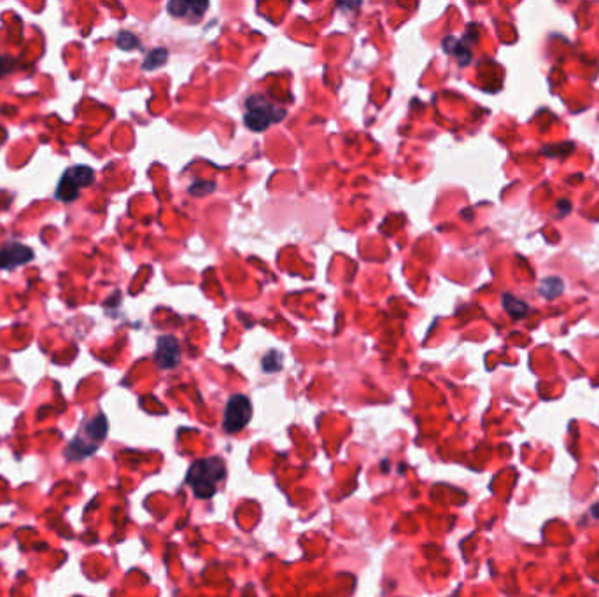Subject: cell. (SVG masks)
<instances>
[{"label":"cell","instance_id":"6da1fadb","mask_svg":"<svg viewBox=\"0 0 599 597\" xmlns=\"http://www.w3.org/2000/svg\"><path fill=\"white\" fill-rule=\"evenodd\" d=\"M224 477H226V468H224L223 459L207 457V459H198L191 464L186 482L193 489V494L196 498L209 499L216 492L217 482L223 480Z\"/></svg>","mask_w":599,"mask_h":597},{"label":"cell","instance_id":"7a4b0ae2","mask_svg":"<svg viewBox=\"0 0 599 597\" xmlns=\"http://www.w3.org/2000/svg\"><path fill=\"white\" fill-rule=\"evenodd\" d=\"M107 436V419L102 414L86 421L65 450L69 461H83L100 447Z\"/></svg>","mask_w":599,"mask_h":597},{"label":"cell","instance_id":"3957f363","mask_svg":"<svg viewBox=\"0 0 599 597\" xmlns=\"http://www.w3.org/2000/svg\"><path fill=\"white\" fill-rule=\"evenodd\" d=\"M93 170L86 165H77L67 170L60 179L56 188V198L62 202H74L79 197L81 188H86L93 183Z\"/></svg>","mask_w":599,"mask_h":597},{"label":"cell","instance_id":"277c9868","mask_svg":"<svg viewBox=\"0 0 599 597\" xmlns=\"http://www.w3.org/2000/svg\"><path fill=\"white\" fill-rule=\"evenodd\" d=\"M282 116L284 111L275 109L263 97H251L247 100V113H245L244 121L252 132H263L270 123L282 120Z\"/></svg>","mask_w":599,"mask_h":597},{"label":"cell","instance_id":"5b68a950","mask_svg":"<svg viewBox=\"0 0 599 597\" xmlns=\"http://www.w3.org/2000/svg\"><path fill=\"white\" fill-rule=\"evenodd\" d=\"M252 417V405L247 396L242 394H235L228 400L226 408H224V419L223 428L224 431L235 435V433L242 431L245 426L249 424Z\"/></svg>","mask_w":599,"mask_h":597},{"label":"cell","instance_id":"8992f818","mask_svg":"<svg viewBox=\"0 0 599 597\" xmlns=\"http://www.w3.org/2000/svg\"><path fill=\"white\" fill-rule=\"evenodd\" d=\"M34 260V251L20 242H9L0 249V270H13V268L27 265Z\"/></svg>","mask_w":599,"mask_h":597},{"label":"cell","instance_id":"52a82bcc","mask_svg":"<svg viewBox=\"0 0 599 597\" xmlns=\"http://www.w3.org/2000/svg\"><path fill=\"white\" fill-rule=\"evenodd\" d=\"M154 359H156V365L160 366V368L163 370L175 368V366L181 363V347H179L177 338L170 337V335L161 337L160 340H158Z\"/></svg>","mask_w":599,"mask_h":597},{"label":"cell","instance_id":"ba28073f","mask_svg":"<svg viewBox=\"0 0 599 597\" xmlns=\"http://www.w3.org/2000/svg\"><path fill=\"white\" fill-rule=\"evenodd\" d=\"M209 4L207 2H181V0H175L167 6L168 13L175 18H189L191 22H196L203 16V13L207 11Z\"/></svg>","mask_w":599,"mask_h":597},{"label":"cell","instance_id":"9c48e42d","mask_svg":"<svg viewBox=\"0 0 599 597\" xmlns=\"http://www.w3.org/2000/svg\"><path fill=\"white\" fill-rule=\"evenodd\" d=\"M503 307L514 319H522L529 314V305L511 295H503Z\"/></svg>","mask_w":599,"mask_h":597},{"label":"cell","instance_id":"30bf717a","mask_svg":"<svg viewBox=\"0 0 599 597\" xmlns=\"http://www.w3.org/2000/svg\"><path fill=\"white\" fill-rule=\"evenodd\" d=\"M443 50L447 51V53L457 57L459 65H466L469 62V50H466L459 41L452 39V37H447V39L443 41Z\"/></svg>","mask_w":599,"mask_h":597},{"label":"cell","instance_id":"8fae6325","mask_svg":"<svg viewBox=\"0 0 599 597\" xmlns=\"http://www.w3.org/2000/svg\"><path fill=\"white\" fill-rule=\"evenodd\" d=\"M563 289H564L563 281L557 277L545 279V281L542 282V286H539V293H542V296H545L546 300H553L557 295L563 293Z\"/></svg>","mask_w":599,"mask_h":597},{"label":"cell","instance_id":"7c38bea8","mask_svg":"<svg viewBox=\"0 0 599 597\" xmlns=\"http://www.w3.org/2000/svg\"><path fill=\"white\" fill-rule=\"evenodd\" d=\"M167 57H168V51L165 50V48H158V50H153L149 55H147L142 67L146 69V71H154V69L161 67V65L167 62Z\"/></svg>","mask_w":599,"mask_h":597},{"label":"cell","instance_id":"4fadbf2b","mask_svg":"<svg viewBox=\"0 0 599 597\" xmlns=\"http://www.w3.org/2000/svg\"><path fill=\"white\" fill-rule=\"evenodd\" d=\"M116 44H118L119 50L130 51L139 48V39H137L132 32H119L118 39H116Z\"/></svg>","mask_w":599,"mask_h":597},{"label":"cell","instance_id":"5bb4252c","mask_svg":"<svg viewBox=\"0 0 599 597\" xmlns=\"http://www.w3.org/2000/svg\"><path fill=\"white\" fill-rule=\"evenodd\" d=\"M280 365H282V358H280L279 352L275 351H272L265 359H263V370H265L266 373L279 372Z\"/></svg>","mask_w":599,"mask_h":597},{"label":"cell","instance_id":"9a60e30c","mask_svg":"<svg viewBox=\"0 0 599 597\" xmlns=\"http://www.w3.org/2000/svg\"><path fill=\"white\" fill-rule=\"evenodd\" d=\"M210 191H214V184L212 183H195L191 188H189V193L193 195V197H205V195H209Z\"/></svg>","mask_w":599,"mask_h":597},{"label":"cell","instance_id":"2e32d148","mask_svg":"<svg viewBox=\"0 0 599 597\" xmlns=\"http://www.w3.org/2000/svg\"><path fill=\"white\" fill-rule=\"evenodd\" d=\"M13 60L7 57H0V78H4L6 74H9L13 71Z\"/></svg>","mask_w":599,"mask_h":597}]
</instances>
